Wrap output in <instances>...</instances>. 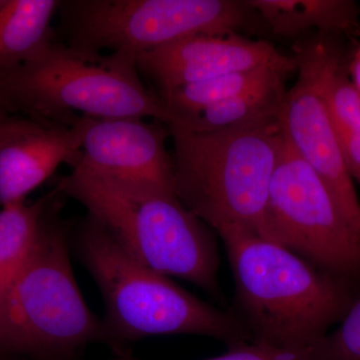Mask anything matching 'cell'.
Listing matches in <instances>:
<instances>
[{
    "instance_id": "obj_1",
    "label": "cell",
    "mask_w": 360,
    "mask_h": 360,
    "mask_svg": "<svg viewBox=\"0 0 360 360\" xmlns=\"http://www.w3.org/2000/svg\"><path fill=\"white\" fill-rule=\"evenodd\" d=\"M236 284L234 314L253 341L307 349L338 323L356 288L253 232H219Z\"/></svg>"
},
{
    "instance_id": "obj_15",
    "label": "cell",
    "mask_w": 360,
    "mask_h": 360,
    "mask_svg": "<svg viewBox=\"0 0 360 360\" xmlns=\"http://www.w3.org/2000/svg\"><path fill=\"white\" fill-rule=\"evenodd\" d=\"M59 0H2L0 73L18 68L53 40Z\"/></svg>"
},
{
    "instance_id": "obj_20",
    "label": "cell",
    "mask_w": 360,
    "mask_h": 360,
    "mask_svg": "<svg viewBox=\"0 0 360 360\" xmlns=\"http://www.w3.org/2000/svg\"><path fill=\"white\" fill-rule=\"evenodd\" d=\"M310 349H283L265 345L252 342L229 347L224 354L203 360H310ZM108 360H137L129 357H118Z\"/></svg>"
},
{
    "instance_id": "obj_3",
    "label": "cell",
    "mask_w": 360,
    "mask_h": 360,
    "mask_svg": "<svg viewBox=\"0 0 360 360\" xmlns=\"http://www.w3.org/2000/svg\"><path fill=\"white\" fill-rule=\"evenodd\" d=\"M0 101L8 115L49 127L91 118H153L172 124L158 94L142 84L135 58H89L52 41L22 65L0 73Z\"/></svg>"
},
{
    "instance_id": "obj_7",
    "label": "cell",
    "mask_w": 360,
    "mask_h": 360,
    "mask_svg": "<svg viewBox=\"0 0 360 360\" xmlns=\"http://www.w3.org/2000/svg\"><path fill=\"white\" fill-rule=\"evenodd\" d=\"M250 11L239 0H68L58 9L65 44L89 58H136L196 34L238 33Z\"/></svg>"
},
{
    "instance_id": "obj_18",
    "label": "cell",
    "mask_w": 360,
    "mask_h": 360,
    "mask_svg": "<svg viewBox=\"0 0 360 360\" xmlns=\"http://www.w3.org/2000/svg\"><path fill=\"white\" fill-rule=\"evenodd\" d=\"M328 105L348 172L360 184V94L348 77L347 60L329 82Z\"/></svg>"
},
{
    "instance_id": "obj_2",
    "label": "cell",
    "mask_w": 360,
    "mask_h": 360,
    "mask_svg": "<svg viewBox=\"0 0 360 360\" xmlns=\"http://www.w3.org/2000/svg\"><path fill=\"white\" fill-rule=\"evenodd\" d=\"M82 264L103 296L111 345L161 335L214 338L227 347L252 342L233 312L217 309L129 255L87 213L70 233Z\"/></svg>"
},
{
    "instance_id": "obj_4",
    "label": "cell",
    "mask_w": 360,
    "mask_h": 360,
    "mask_svg": "<svg viewBox=\"0 0 360 360\" xmlns=\"http://www.w3.org/2000/svg\"><path fill=\"white\" fill-rule=\"evenodd\" d=\"M56 189L82 203L129 255L221 300L219 255L212 231L174 193L72 170Z\"/></svg>"
},
{
    "instance_id": "obj_23",
    "label": "cell",
    "mask_w": 360,
    "mask_h": 360,
    "mask_svg": "<svg viewBox=\"0 0 360 360\" xmlns=\"http://www.w3.org/2000/svg\"><path fill=\"white\" fill-rule=\"evenodd\" d=\"M8 115V113L6 112V108H4V106L2 105L1 101H0V115Z\"/></svg>"
},
{
    "instance_id": "obj_13",
    "label": "cell",
    "mask_w": 360,
    "mask_h": 360,
    "mask_svg": "<svg viewBox=\"0 0 360 360\" xmlns=\"http://www.w3.org/2000/svg\"><path fill=\"white\" fill-rule=\"evenodd\" d=\"M279 37L296 39L316 30L324 35L354 34L359 27L360 8L354 0H246Z\"/></svg>"
},
{
    "instance_id": "obj_12",
    "label": "cell",
    "mask_w": 360,
    "mask_h": 360,
    "mask_svg": "<svg viewBox=\"0 0 360 360\" xmlns=\"http://www.w3.org/2000/svg\"><path fill=\"white\" fill-rule=\"evenodd\" d=\"M89 117L71 127L37 124L0 144V205L25 201L63 163L77 165Z\"/></svg>"
},
{
    "instance_id": "obj_9",
    "label": "cell",
    "mask_w": 360,
    "mask_h": 360,
    "mask_svg": "<svg viewBox=\"0 0 360 360\" xmlns=\"http://www.w3.org/2000/svg\"><path fill=\"white\" fill-rule=\"evenodd\" d=\"M298 77L288 90L281 117L284 134L314 168L360 238V201L341 155L328 105L333 73L347 60L338 37L316 33L293 47Z\"/></svg>"
},
{
    "instance_id": "obj_22",
    "label": "cell",
    "mask_w": 360,
    "mask_h": 360,
    "mask_svg": "<svg viewBox=\"0 0 360 360\" xmlns=\"http://www.w3.org/2000/svg\"><path fill=\"white\" fill-rule=\"evenodd\" d=\"M347 73L360 94V44L347 63Z\"/></svg>"
},
{
    "instance_id": "obj_11",
    "label": "cell",
    "mask_w": 360,
    "mask_h": 360,
    "mask_svg": "<svg viewBox=\"0 0 360 360\" xmlns=\"http://www.w3.org/2000/svg\"><path fill=\"white\" fill-rule=\"evenodd\" d=\"M135 65L158 91L262 66L297 71L295 56L281 53L265 40L248 39L238 33L184 37L139 54Z\"/></svg>"
},
{
    "instance_id": "obj_21",
    "label": "cell",
    "mask_w": 360,
    "mask_h": 360,
    "mask_svg": "<svg viewBox=\"0 0 360 360\" xmlns=\"http://www.w3.org/2000/svg\"><path fill=\"white\" fill-rule=\"evenodd\" d=\"M39 124L25 117H18L11 115H0V144L14 135L27 131Z\"/></svg>"
},
{
    "instance_id": "obj_5",
    "label": "cell",
    "mask_w": 360,
    "mask_h": 360,
    "mask_svg": "<svg viewBox=\"0 0 360 360\" xmlns=\"http://www.w3.org/2000/svg\"><path fill=\"white\" fill-rule=\"evenodd\" d=\"M167 127L174 143V193L180 202L217 233L239 229L264 238L283 124L217 132Z\"/></svg>"
},
{
    "instance_id": "obj_17",
    "label": "cell",
    "mask_w": 360,
    "mask_h": 360,
    "mask_svg": "<svg viewBox=\"0 0 360 360\" xmlns=\"http://www.w3.org/2000/svg\"><path fill=\"white\" fill-rule=\"evenodd\" d=\"M277 73L290 75L291 72L274 66H262L227 73L198 84L162 90L156 94L169 111L172 124H174L198 115L210 106L238 96Z\"/></svg>"
},
{
    "instance_id": "obj_24",
    "label": "cell",
    "mask_w": 360,
    "mask_h": 360,
    "mask_svg": "<svg viewBox=\"0 0 360 360\" xmlns=\"http://www.w3.org/2000/svg\"><path fill=\"white\" fill-rule=\"evenodd\" d=\"M2 4V0H0V4Z\"/></svg>"
},
{
    "instance_id": "obj_16",
    "label": "cell",
    "mask_w": 360,
    "mask_h": 360,
    "mask_svg": "<svg viewBox=\"0 0 360 360\" xmlns=\"http://www.w3.org/2000/svg\"><path fill=\"white\" fill-rule=\"evenodd\" d=\"M52 193L32 203L2 206L0 210V298L30 262L39 238Z\"/></svg>"
},
{
    "instance_id": "obj_19",
    "label": "cell",
    "mask_w": 360,
    "mask_h": 360,
    "mask_svg": "<svg viewBox=\"0 0 360 360\" xmlns=\"http://www.w3.org/2000/svg\"><path fill=\"white\" fill-rule=\"evenodd\" d=\"M310 360H360V286L336 328L311 347Z\"/></svg>"
},
{
    "instance_id": "obj_8",
    "label": "cell",
    "mask_w": 360,
    "mask_h": 360,
    "mask_svg": "<svg viewBox=\"0 0 360 360\" xmlns=\"http://www.w3.org/2000/svg\"><path fill=\"white\" fill-rule=\"evenodd\" d=\"M264 238L359 290L360 238L285 134L270 182Z\"/></svg>"
},
{
    "instance_id": "obj_14",
    "label": "cell",
    "mask_w": 360,
    "mask_h": 360,
    "mask_svg": "<svg viewBox=\"0 0 360 360\" xmlns=\"http://www.w3.org/2000/svg\"><path fill=\"white\" fill-rule=\"evenodd\" d=\"M288 75H290L277 73L238 96L172 125L193 132H217L279 124L288 94Z\"/></svg>"
},
{
    "instance_id": "obj_10",
    "label": "cell",
    "mask_w": 360,
    "mask_h": 360,
    "mask_svg": "<svg viewBox=\"0 0 360 360\" xmlns=\"http://www.w3.org/2000/svg\"><path fill=\"white\" fill-rule=\"evenodd\" d=\"M167 125L143 118L89 117L73 170L120 184L174 193Z\"/></svg>"
},
{
    "instance_id": "obj_6",
    "label": "cell",
    "mask_w": 360,
    "mask_h": 360,
    "mask_svg": "<svg viewBox=\"0 0 360 360\" xmlns=\"http://www.w3.org/2000/svg\"><path fill=\"white\" fill-rule=\"evenodd\" d=\"M52 191L30 262L0 298V350L68 360L90 342L111 345L85 302L71 266L70 229Z\"/></svg>"
}]
</instances>
